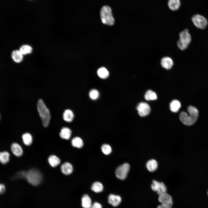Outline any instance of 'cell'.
Masks as SVG:
<instances>
[{
    "label": "cell",
    "mask_w": 208,
    "mask_h": 208,
    "mask_svg": "<svg viewBox=\"0 0 208 208\" xmlns=\"http://www.w3.org/2000/svg\"><path fill=\"white\" fill-rule=\"evenodd\" d=\"M187 110L189 115L185 112H182L179 115V118L184 124L190 126L193 125L196 121L198 117V112L195 107L191 105L188 107Z\"/></svg>",
    "instance_id": "cell-1"
},
{
    "label": "cell",
    "mask_w": 208,
    "mask_h": 208,
    "mask_svg": "<svg viewBox=\"0 0 208 208\" xmlns=\"http://www.w3.org/2000/svg\"><path fill=\"white\" fill-rule=\"evenodd\" d=\"M37 107L43 125L45 127H47L49 125L50 120L51 116L49 111L43 101L41 99L38 100Z\"/></svg>",
    "instance_id": "cell-2"
},
{
    "label": "cell",
    "mask_w": 208,
    "mask_h": 208,
    "mask_svg": "<svg viewBox=\"0 0 208 208\" xmlns=\"http://www.w3.org/2000/svg\"><path fill=\"white\" fill-rule=\"evenodd\" d=\"M100 14L101 21L103 24L109 25L114 24L115 20L110 7L107 5L103 6L101 9Z\"/></svg>",
    "instance_id": "cell-3"
},
{
    "label": "cell",
    "mask_w": 208,
    "mask_h": 208,
    "mask_svg": "<svg viewBox=\"0 0 208 208\" xmlns=\"http://www.w3.org/2000/svg\"><path fill=\"white\" fill-rule=\"evenodd\" d=\"M179 39L177 44L178 48L182 50L187 49L191 41V37L188 30L185 29L179 34Z\"/></svg>",
    "instance_id": "cell-4"
},
{
    "label": "cell",
    "mask_w": 208,
    "mask_h": 208,
    "mask_svg": "<svg viewBox=\"0 0 208 208\" xmlns=\"http://www.w3.org/2000/svg\"><path fill=\"white\" fill-rule=\"evenodd\" d=\"M42 176L40 172L36 169H31L27 171L26 179L31 184L37 186L42 180Z\"/></svg>",
    "instance_id": "cell-5"
},
{
    "label": "cell",
    "mask_w": 208,
    "mask_h": 208,
    "mask_svg": "<svg viewBox=\"0 0 208 208\" xmlns=\"http://www.w3.org/2000/svg\"><path fill=\"white\" fill-rule=\"evenodd\" d=\"M192 20L194 25L198 28L204 29L208 24L207 19L203 16L199 14H195L192 18Z\"/></svg>",
    "instance_id": "cell-6"
},
{
    "label": "cell",
    "mask_w": 208,
    "mask_h": 208,
    "mask_svg": "<svg viewBox=\"0 0 208 208\" xmlns=\"http://www.w3.org/2000/svg\"><path fill=\"white\" fill-rule=\"evenodd\" d=\"M130 166L127 163H125L118 166L115 171V174L118 179L123 180L127 177L130 169Z\"/></svg>",
    "instance_id": "cell-7"
},
{
    "label": "cell",
    "mask_w": 208,
    "mask_h": 208,
    "mask_svg": "<svg viewBox=\"0 0 208 208\" xmlns=\"http://www.w3.org/2000/svg\"><path fill=\"white\" fill-rule=\"evenodd\" d=\"M151 187L152 190L156 192L159 195L166 193V187L163 182H159L154 180L153 181Z\"/></svg>",
    "instance_id": "cell-8"
},
{
    "label": "cell",
    "mask_w": 208,
    "mask_h": 208,
    "mask_svg": "<svg viewBox=\"0 0 208 208\" xmlns=\"http://www.w3.org/2000/svg\"><path fill=\"white\" fill-rule=\"evenodd\" d=\"M136 109L139 115L142 117L148 115L151 111L149 105L145 102L140 103L137 105Z\"/></svg>",
    "instance_id": "cell-9"
},
{
    "label": "cell",
    "mask_w": 208,
    "mask_h": 208,
    "mask_svg": "<svg viewBox=\"0 0 208 208\" xmlns=\"http://www.w3.org/2000/svg\"><path fill=\"white\" fill-rule=\"evenodd\" d=\"M158 200L162 204L171 207L172 206L173 201L172 197L167 193L159 195Z\"/></svg>",
    "instance_id": "cell-10"
},
{
    "label": "cell",
    "mask_w": 208,
    "mask_h": 208,
    "mask_svg": "<svg viewBox=\"0 0 208 208\" xmlns=\"http://www.w3.org/2000/svg\"><path fill=\"white\" fill-rule=\"evenodd\" d=\"M161 64L163 68L168 70L172 68L174 62L171 57L166 56L161 59Z\"/></svg>",
    "instance_id": "cell-11"
},
{
    "label": "cell",
    "mask_w": 208,
    "mask_h": 208,
    "mask_svg": "<svg viewBox=\"0 0 208 208\" xmlns=\"http://www.w3.org/2000/svg\"><path fill=\"white\" fill-rule=\"evenodd\" d=\"M121 201V198L118 195L110 194L108 196V203L114 207H116L118 206L120 204Z\"/></svg>",
    "instance_id": "cell-12"
},
{
    "label": "cell",
    "mask_w": 208,
    "mask_h": 208,
    "mask_svg": "<svg viewBox=\"0 0 208 208\" xmlns=\"http://www.w3.org/2000/svg\"><path fill=\"white\" fill-rule=\"evenodd\" d=\"M11 149L13 154L17 157H20L23 155V149L21 146L17 143H13L11 145Z\"/></svg>",
    "instance_id": "cell-13"
},
{
    "label": "cell",
    "mask_w": 208,
    "mask_h": 208,
    "mask_svg": "<svg viewBox=\"0 0 208 208\" xmlns=\"http://www.w3.org/2000/svg\"><path fill=\"white\" fill-rule=\"evenodd\" d=\"M11 55L13 60L16 63H20L23 60V55L19 50H15L13 51Z\"/></svg>",
    "instance_id": "cell-14"
},
{
    "label": "cell",
    "mask_w": 208,
    "mask_h": 208,
    "mask_svg": "<svg viewBox=\"0 0 208 208\" xmlns=\"http://www.w3.org/2000/svg\"><path fill=\"white\" fill-rule=\"evenodd\" d=\"M61 170L62 172L66 175H69L71 174L73 170L72 165L68 162H65L61 166Z\"/></svg>",
    "instance_id": "cell-15"
},
{
    "label": "cell",
    "mask_w": 208,
    "mask_h": 208,
    "mask_svg": "<svg viewBox=\"0 0 208 208\" xmlns=\"http://www.w3.org/2000/svg\"><path fill=\"white\" fill-rule=\"evenodd\" d=\"M168 5L169 9L173 11L178 10L180 7V0H168Z\"/></svg>",
    "instance_id": "cell-16"
},
{
    "label": "cell",
    "mask_w": 208,
    "mask_h": 208,
    "mask_svg": "<svg viewBox=\"0 0 208 208\" xmlns=\"http://www.w3.org/2000/svg\"><path fill=\"white\" fill-rule=\"evenodd\" d=\"M71 133V131L69 128L64 127L61 129L60 135L62 138L68 140L70 138Z\"/></svg>",
    "instance_id": "cell-17"
},
{
    "label": "cell",
    "mask_w": 208,
    "mask_h": 208,
    "mask_svg": "<svg viewBox=\"0 0 208 208\" xmlns=\"http://www.w3.org/2000/svg\"><path fill=\"white\" fill-rule=\"evenodd\" d=\"M82 206L84 208H91L92 205V201L88 195L85 194L83 196L82 199Z\"/></svg>",
    "instance_id": "cell-18"
},
{
    "label": "cell",
    "mask_w": 208,
    "mask_h": 208,
    "mask_svg": "<svg viewBox=\"0 0 208 208\" xmlns=\"http://www.w3.org/2000/svg\"><path fill=\"white\" fill-rule=\"evenodd\" d=\"M157 163L154 159L149 160L146 164V168L150 172H153L156 170L157 168Z\"/></svg>",
    "instance_id": "cell-19"
},
{
    "label": "cell",
    "mask_w": 208,
    "mask_h": 208,
    "mask_svg": "<svg viewBox=\"0 0 208 208\" xmlns=\"http://www.w3.org/2000/svg\"><path fill=\"white\" fill-rule=\"evenodd\" d=\"M74 118V115L72 111L70 109L65 111L63 114V118L64 120L68 122H71Z\"/></svg>",
    "instance_id": "cell-20"
},
{
    "label": "cell",
    "mask_w": 208,
    "mask_h": 208,
    "mask_svg": "<svg viewBox=\"0 0 208 208\" xmlns=\"http://www.w3.org/2000/svg\"><path fill=\"white\" fill-rule=\"evenodd\" d=\"M170 109L173 112H177L181 107L180 102L177 100H173L170 103Z\"/></svg>",
    "instance_id": "cell-21"
},
{
    "label": "cell",
    "mask_w": 208,
    "mask_h": 208,
    "mask_svg": "<svg viewBox=\"0 0 208 208\" xmlns=\"http://www.w3.org/2000/svg\"><path fill=\"white\" fill-rule=\"evenodd\" d=\"M10 154L7 151L0 152V162L3 164H7L9 161Z\"/></svg>",
    "instance_id": "cell-22"
},
{
    "label": "cell",
    "mask_w": 208,
    "mask_h": 208,
    "mask_svg": "<svg viewBox=\"0 0 208 208\" xmlns=\"http://www.w3.org/2000/svg\"><path fill=\"white\" fill-rule=\"evenodd\" d=\"M48 161L50 165L53 167L57 166L60 163V159L54 155H51L49 157Z\"/></svg>",
    "instance_id": "cell-23"
},
{
    "label": "cell",
    "mask_w": 208,
    "mask_h": 208,
    "mask_svg": "<svg viewBox=\"0 0 208 208\" xmlns=\"http://www.w3.org/2000/svg\"><path fill=\"white\" fill-rule=\"evenodd\" d=\"M19 50L23 55L31 53L32 51V48L28 44H24L20 47Z\"/></svg>",
    "instance_id": "cell-24"
},
{
    "label": "cell",
    "mask_w": 208,
    "mask_h": 208,
    "mask_svg": "<svg viewBox=\"0 0 208 208\" xmlns=\"http://www.w3.org/2000/svg\"><path fill=\"white\" fill-rule=\"evenodd\" d=\"M71 143L73 146L78 148H82L83 145V140L78 137H76L73 138L71 140Z\"/></svg>",
    "instance_id": "cell-25"
},
{
    "label": "cell",
    "mask_w": 208,
    "mask_h": 208,
    "mask_svg": "<svg viewBox=\"0 0 208 208\" xmlns=\"http://www.w3.org/2000/svg\"><path fill=\"white\" fill-rule=\"evenodd\" d=\"M103 187L102 184L98 181L94 182L91 187V190L96 193L101 192L103 190Z\"/></svg>",
    "instance_id": "cell-26"
},
{
    "label": "cell",
    "mask_w": 208,
    "mask_h": 208,
    "mask_svg": "<svg viewBox=\"0 0 208 208\" xmlns=\"http://www.w3.org/2000/svg\"><path fill=\"white\" fill-rule=\"evenodd\" d=\"M98 76L101 78H107L109 75V73L107 70L104 67H101L99 68L97 71Z\"/></svg>",
    "instance_id": "cell-27"
},
{
    "label": "cell",
    "mask_w": 208,
    "mask_h": 208,
    "mask_svg": "<svg viewBox=\"0 0 208 208\" xmlns=\"http://www.w3.org/2000/svg\"><path fill=\"white\" fill-rule=\"evenodd\" d=\"M22 138L24 144L27 146H29L32 142V138L31 135L28 133H26L23 134Z\"/></svg>",
    "instance_id": "cell-28"
},
{
    "label": "cell",
    "mask_w": 208,
    "mask_h": 208,
    "mask_svg": "<svg viewBox=\"0 0 208 208\" xmlns=\"http://www.w3.org/2000/svg\"><path fill=\"white\" fill-rule=\"evenodd\" d=\"M144 97L145 99L147 101L154 100L157 99V98L156 94L151 90L147 91Z\"/></svg>",
    "instance_id": "cell-29"
},
{
    "label": "cell",
    "mask_w": 208,
    "mask_h": 208,
    "mask_svg": "<svg viewBox=\"0 0 208 208\" xmlns=\"http://www.w3.org/2000/svg\"><path fill=\"white\" fill-rule=\"evenodd\" d=\"M101 149L103 153L105 155H109L112 151L110 146L107 144H104L102 145L101 147Z\"/></svg>",
    "instance_id": "cell-30"
},
{
    "label": "cell",
    "mask_w": 208,
    "mask_h": 208,
    "mask_svg": "<svg viewBox=\"0 0 208 208\" xmlns=\"http://www.w3.org/2000/svg\"><path fill=\"white\" fill-rule=\"evenodd\" d=\"M99 93L97 90L94 89L90 90L89 92L90 98L93 100L97 99L99 96Z\"/></svg>",
    "instance_id": "cell-31"
},
{
    "label": "cell",
    "mask_w": 208,
    "mask_h": 208,
    "mask_svg": "<svg viewBox=\"0 0 208 208\" xmlns=\"http://www.w3.org/2000/svg\"><path fill=\"white\" fill-rule=\"evenodd\" d=\"M27 171H22L18 172L15 175L14 178H23L26 179Z\"/></svg>",
    "instance_id": "cell-32"
},
{
    "label": "cell",
    "mask_w": 208,
    "mask_h": 208,
    "mask_svg": "<svg viewBox=\"0 0 208 208\" xmlns=\"http://www.w3.org/2000/svg\"><path fill=\"white\" fill-rule=\"evenodd\" d=\"M91 208H102V207L100 203L96 202L92 205Z\"/></svg>",
    "instance_id": "cell-33"
},
{
    "label": "cell",
    "mask_w": 208,
    "mask_h": 208,
    "mask_svg": "<svg viewBox=\"0 0 208 208\" xmlns=\"http://www.w3.org/2000/svg\"><path fill=\"white\" fill-rule=\"evenodd\" d=\"M5 190V185L3 184L0 183V194H3Z\"/></svg>",
    "instance_id": "cell-34"
},
{
    "label": "cell",
    "mask_w": 208,
    "mask_h": 208,
    "mask_svg": "<svg viewBox=\"0 0 208 208\" xmlns=\"http://www.w3.org/2000/svg\"><path fill=\"white\" fill-rule=\"evenodd\" d=\"M172 207L161 204L158 205L157 208H171Z\"/></svg>",
    "instance_id": "cell-35"
},
{
    "label": "cell",
    "mask_w": 208,
    "mask_h": 208,
    "mask_svg": "<svg viewBox=\"0 0 208 208\" xmlns=\"http://www.w3.org/2000/svg\"><path fill=\"white\" fill-rule=\"evenodd\" d=\"M207 194H208V192H207Z\"/></svg>",
    "instance_id": "cell-36"
}]
</instances>
